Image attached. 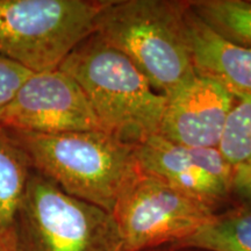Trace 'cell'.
<instances>
[{
    "instance_id": "1",
    "label": "cell",
    "mask_w": 251,
    "mask_h": 251,
    "mask_svg": "<svg viewBox=\"0 0 251 251\" xmlns=\"http://www.w3.org/2000/svg\"><path fill=\"white\" fill-rule=\"evenodd\" d=\"M6 131L23 149L34 171L69 196L109 213L125 188L140 174L136 147L103 130L61 134Z\"/></svg>"
},
{
    "instance_id": "2",
    "label": "cell",
    "mask_w": 251,
    "mask_h": 251,
    "mask_svg": "<svg viewBox=\"0 0 251 251\" xmlns=\"http://www.w3.org/2000/svg\"><path fill=\"white\" fill-rule=\"evenodd\" d=\"M187 1L108 0L94 33L124 54L157 92L169 98L196 77Z\"/></svg>"
},
{
    "instance_id": "3",
    "label": "cell",
    "mask_w": 251,
    "mask_h": 251,
    "mask_svg": "<svg viewBox=\"0 0 251 251\" xmlns=\"http://www.w3.org/2000/svg\"><path fill=\"white\" fill-rule=\"evenodd\" d=\"M58 69L79 85L103 131L135 147L158 134L166 97L96 33L81 41Z\"/></svg>"
},
{
    "instance_id": "4",
    "label": "cell",
    "mask_w": 251,
    "mask_h": 251,
    "mask_svg": "<svg viewBox=\"0 0 251 251\" xmlns=\"http://www.w3.org/2000/svg\"><path fill=\"white\" fill-rule=\"evenodd\" d=\"M14 251H124L114 216L69 196L31 169L14 231Z\"/></svg>"
},
{
    "instance_id": "5",
    "label": "cell",
    "mask_w": 251,
    "mask_h": 251,
    "mask_svg": "<svg viewBox=\"0 0 251 251\" xmlns=\"http://www.w3.org/2000/svg\"><path fill=\"white\" fill-rule=\"evenodd\" d=\"M108 0H0V55L31 72L57 70L96 30Z\"/></svg>"
},
{
    "instance_id": "6",
    "label": "cell",
    "mask_w": 251,
    "mask_h": 251,
    "mask_svg": "<svg viewBox=\"0 0 251 251\" xmlns=\"http://www.w3.org/2000/svg\"><path fill=\"white\" fill-rule=\"evenodd\" d=\"M112 214L124 251H148L177 246L211 222L218 213L140 170L120 194Z\"/></svg>"
},
{
    "instance_id": "7",
    "label": "cell",
    "mask_w": 251,
    "mask_h": 251,
    "mask_svg": "<svg viewBox=\"0 0 251 251\" xmlns=\"http://www.w3.org/2000/svg\"><path fill=\"white\" fill-rule=\"evenodd\" d=\"M0 127L37 134L102 130L79 85L59 69L31 72L0 114Z\"/></svg>"
},
{
    "instance_id": "8",
    "label": "cell",
    "mask_w": 251,
    "mask_h": 251,
    "mask_svg": "<svg viewBox=\"0 0 251 251\" xmlns=\"http://www.w3.org/2000/svg\"><path fill=\"white\" fill-rule=\"evenodd\" d=\"M140 170L214 211L233 196L234 166L218 148L178 144L156 134L135 148Z\"/></svg>"
},
{
    "instance_id": "9",
    "label": "cell",
    "mask_w": 251,
    "mask_h": 251,
    "mask_svg": "<svg viewBox=\"0 0 251 251\" xmlns=\"http://www.w3.org/2000/svg\"><path fill=\"white\" fill-rule=\"evenodd\" d=\"M235 99L221 81L197 74L166 98L158 135L184 146L218 148Z\"/></svg>"
},
{
    "instance_id": "10",
    "label": "cell",
    "mask_w": 251,
    "mask_h": 251,
    "mask_svg": "<svg viewBox=\"0 0 251 251\" xmlns=\"http://www.w3.org/2000/svg\"><path fill=\"white\" fill-rule=\"evenodd\" d=\"M186 24L197 74L221 81L235 94H251V48L236 45L219 35L190 6Z\"/></svg>"
},
{
    "instance_id": "11",
    "label": "cell",
    "mask_w": 251,
    "mask_h": 251,
    "mask_svg": "<svg viewBox=\"0 0 251 251\" xmlns=\"http://www.w3.org/2000/svg\"><path fill=\"white\" fill-rule=\"evenodd\" d=\"M30 172L23 149L0 127V251H14L15 221Z\"/></svg>"
},
{
    "instance_id": "12",
    "label": "cell",
    "mask_w": 251,
    "mask_h": 251,
    "mask_svg": "<svg viewBox=\"0 0 251 251\" xmlns=\"http://www.w3.org/2000/svg\"><path fill=\"white\" fill-rule=\"evenodd\" d=\"M174 247L198 251H251V211L243 207L216 214L211 222Z\"/></svg>"
},
{
    "instance_id": "13",
    "label": "cell",
    "mask_w": 251,
    "mask_h": 251,
    "mask_svg": "<svg viewBox=\"0 0 251 251\" xmlns=\"http://www.w3.org/2000/svg\"><path fill=\"white\" fill-rule=\"evenodd\" d=\"M188 6L219 35L251 48V0H194Z\"/></svg>"
},
{
    "instance_id": "14",
    "label": "cell",
    "mask_w": 251,
    "mask_h": 251,
    "mask_svg": "<svg viewBox=\"0 0 251 251\" xmlns=\"http://www.w3.org/2000/svg\"><path fill=\"white\" fill-rule=\"evenodd\" d=\"M235 98L218 147L233 166L251 163V94L236 93Z\"/></svg>"
},
{
    "instance_id": "15",
    "label": "cell",
    "mask_w": 251,
    "mask_h": 251,
    "mask_svg": "<svg viewBox=\"0 0 251 251\" xmlns=\"http://www.w3.org/2000/svg\"><path fill=\"white\" fill-rule=\"evenodd\" d=\"M31 71L0 55V114L7 107Z\"/></svg>"
},
{
    "instance_id": "16",
    "label": "cell",
    "mask_w": 251,
    "mask_h": 251,
    "mask_svg": "<svg viewBox=\"0 0 251 251\" xmlns=\"http://www.w3.org/2000/svg\"><path fill=\"white\" fill-rule=\"evenodd\" d=\"M233 196L244 203V208L251 211V163L234 166Z\"/></svg>"
},
{
    "instance_id": "17",
    "label": "cell",
    "mask_w": 251,
    "mask_h": 251,
    "mask_svg": "<svg viewBox=\"0 0 251 251\" xmlns=\"http://www.w3.org/2000/svg\"><path fill=\"white\" fill-rule=\"evenodd\" d=\"M148 251H194L192 249H185V248H178V247H171V248H158V249L148 250Z\"/></svg>"
}]
</instances>
